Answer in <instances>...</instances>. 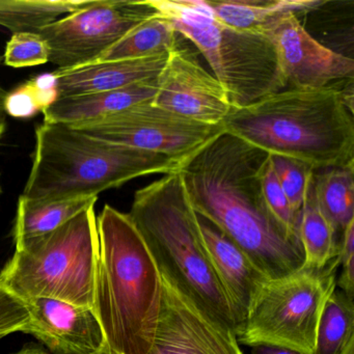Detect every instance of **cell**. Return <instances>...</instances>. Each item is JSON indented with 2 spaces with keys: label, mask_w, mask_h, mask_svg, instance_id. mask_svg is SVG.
Masks as SVG:
<instances>
[{
  "label": "cell",
  "mask_w": 354,
  "mask_h": 354,
  "mask_svg": "<svg viewBox=\"0 0 354 354\" xmlns=\"http://www.w3.org/2000/svg\"><path fill=\"white\" fill-rule=\"evenodd\" d=\"M339 261L341 273L337 279V289L343 291L350 299L354 295V221L346 227L339 238Z\"/></svg>",
  "instance_id": "obj_29"
},
{
  "label": "cell",
  "mask_w": 354,
  "mask_h": 354,
  "mask_svg": "<svg viewBox=\"0 0 354 354\" xmlns=\"http://www.w3.org/2000/svg\"><path fill=\"white\" fill-rule=\"evenodd\" d=\"M270 158L281 189L285 192L292 209L300 214L306 188L314 169L306 163L287 157L270 155Z\"/></svg>",
  "instance_id": "obj_26"
},
{
  "label": "cell",
  "mask_w": 354,
  "mask_h": 354,
  "mask_svg": "<svg viewBox=\"0 0 354 354\" xmlns=\"http://www.w3.org/2000/svg\"><path fill=\"white\" fill-rule=\"evenodd\" d=\"M160 319L149 354H244L236 333L211 319L165 275Z\"/></svg>",
  "instance_id": "obj_13"
},
{
  "label": "cell",
  "mask_w": 354,
  "mask_h": 354,
  "mask_svg": "<svg viewBox=\"0 0 354 354\" xmlns=\"http://www.w3.org/2000/svg\"><path fill=\"white\" fill-rule=\"evenodd\" d=\"M354 339V304L335 288L321 314L314 354H342Z\"/></svg>",
  "instance_id": "obj_24"
},
{
  "label": "cell",
  "mask_w": 354,
  "mask_h": 354,
  "mask_svg": "<svg viewBox=\"0 0 354 354\" xmlns=\"http://www.w3.org/2000/svg\"><path fill=\"white\" fill-rule=\"evenodd\" d=\"M217 20L234 30L261 35L286 14H306L326 5L323 0H206Z\"/></svg>",
  "instance_id": "obj_18"
},
{
  "label": "cell",
  "mask_w": 354,
  "mask_h": 354,
  "mask_svg": "<svg viewBox=\"0 0 354 354\" xmlns=\"http://www.w3.org/2000/svg\"><path fill=\"white\" fill-rule=\"evenodd\" d=\"M95 206L46 235L16 243L0 285L21 298H51L92 308L98 262Z\"/></svg>",
  "instance_id": "obj_7"
},
{
  "label": "cell",
  "mask_w": 354,
  "mask_h": 354,
  "mask_svg": "<svg viewBox=\"0 0 354 354\" xmlns=\"http://www.w3.org/2000/svg\"><path fill=\"white\" fill-rule=\"evenodd\" d=\"M92 138L182 161L225 131L145 101L115 115L71 126Z\"/></svg>",
  "instance_id": "obj_10"
},
{
  "label": "cell",
  "mask_w": 354,
  "mask_h": 354,
  "mask_svg": "<svg viewBox=\"0 0 354 354\" xmlns=\"http://www.w3.org/2000/svg\"><path fill=\"white\" fill-rule=\"evenodd\" d=\"M342 354H354V339H352L351 341L348 343V345L346 346Z\"/></svg>",
  "instance_id": "obj_34"
},
{
  "label": "cell",
  "mask_w": 354,
  "mask_h": 354,
  "mask_svg": "<svg viewBox=\"0 0 354 354\" xmlns=\"http://www.w3.org/2000/svg\"><path fill=\"white\" fill-rule=\"evenodd\" d=\"M269 155L223 131L180 162L192 209L227 236L268 279L301 268L304 250L265 204L261 173Z\"/></svg>",
  "instance_id": "obj_1"
},
{
  "label": "cell",
  "mask_w": 354,
  "mask_h": 354,
  "mask_svg": "<svg viewBox=\"0 0 354 354\" xmlns=\"http://www.w3.org/2000/svg\"><path fill=\"white\" fill-rule=\"evenodd\" d=\"M152 103L207 125H223L235 109L216 77L178 46L169 53L157 78V91Z\"/></svg>",
  "instance_id": "obj_12"
},
{
  "label": "cell",
  "mask_w": 354,
  "mask_h": 354,
  "mask_svg": "<svg viewBox=\"0 0 354 354\" xmlns=\"http://www.w3.org/2000/svg\"><path fill=\"white\" fill-rule=\"evenodd\" d=\"M98 196L68 200H30L20 196L13 227L16 243L46 235L59 229L86 209L94 207Z\"/></svg>",
  "instance_id": "obj_19"
},
{
  "label": "cell",
  "mask_w": 354,
  "mask_h": 354,
  "mask_svg": "<svg viewBox=\"0 0 354 354\" xmlns=\"http://www.w3.org/2000/svg\"><path fill=\"white\" fill-rule=\"evenodd\" d=\"M30 320L26 302L0 285V339L24 330Z\"/></svg>",
  "instance_id": "obj_28"
},
{
  "label": "cell",
  "mask_w": 354,
  "mask_h": 354,
  "mask_svg": "<svg viewBox=\"0 0 354 354\" xmlns=\"http://www.w3.org/2000/svg\"><path fill=\"white\" fill-rule=\"evenodd\" d=\"M277 53L283 88H322L353 80L354 62L313 38L297 15L286 14L263 28Z\"/></svg>",
  "instance_id": "obj_11"
},
{
  "label": "cell",
  "mask_w": 354,
  "mask_h": 354,
  "mask_svg": "<svg viewBox=\"0 0 354 354\" xmlns=\"http://www.w3.org/2000/svg\"><path fill=\"white\" fill-rule=\"evenodd\" d=\"M145 0H90L65 17L37 30L49 47L55 72L94 64L136 26L156 15Z\"/></svg>",
  "instance_id": "obj_9"
},
{
  "label": "cell",
  "mask_w": 354,
  "mask_h": 354,
  "mask_svg": "<svg viewBox=\"0 0 354 354\" xmlns=\"http://www.w3.org/2000/svg\"><path fill=\"white\" fill-rule=\"evenodd\" d=\"M198 221L209 261L231 302L239 327L268 279L218 227L198 215Z\"/></svg>",
  "instance_id": "obj_15"
},
{
  "label": "cell",
  "mask_w": 354,
  "mask_h": 354,
  "mask_svg": "<svg viewBox=\"0 0 354 354\" xmlns=\"http://www.w3.org/2000/svg\"><path fill=\"white\" fill-rule=\"evenodd\" d=\"M5 111L7 115L17 119H28L42 111L38 97L30 82L12 92H8Z\"/></svg>",
  "instance_id": "obj_30"
},
{
  "label": "cell",
  "mask_w": 354,
  "mask_h": 354,
  "mask_svg": "<svg viewBox=\"0 0 354 354\" xmlns=\"http://www.w3.org/2000/svg\"><path fill=\"white\" fill-rule=\"evenodd\" d=\"M1 59H3V57H1V55H0V63H1Z\"/></svg>",
  "instance_id": "obj_37"
},
{
  "label": "cell",
  "mask_w": 354,
  "mask_h": 354,
  "mask_svg": "<svg viewBox=\"0 0 354 354\" xmlns=\"http://www.w3.org/2000/svg\"><path fill=\"white\" fill-rule=\"evenodd\" d=\"M97 354H111V352L109 351V350H104V351L100 352V353Z\"/></svg>",
  "instance_id": "obj_36"
},
{
  "label": "cell",
  "mask_w": 354,
  "mask_h": 354,
  "mask_svg": "<svg viewBox=\"0 0 354 354\" xmlns=\"http://www.w3.org/2000/svg\"><path fill=\"white\" fill-rule=\"evenodd\" d=\"M6 126H0V138L3 136V132H5Z\"/></svg>",
  "instance_id": "obj_35"
},
{
  "label": "cell",
  "mask_w": 354,
  "mask_h": 354,
  "mask_svg": "<svg viewBox=\"0 0 354 354\" xmlns=\"http://www.w3.org/2000/svg\"><path fill=\"white\" fill-rule=\"evenodd\" d=\"M339 256L321 269L302 266L259 290L236 337L243 345H272L314 354L323 308L337 288Z\"/></svg>",
  "instance_id": "obj_8"
},
{
  "label": "cell",
  "mask_w": 354,
  "mask_h": 354,
  "mask_svg": "<svg viewBox=\"0 0 354 354\" xmlns=\"http://www.w3.org/2000/svg\"><path fill=\"white\" fill-rule=\"evenodd\" d=\"M14 354H49L47 352H45L44 350L41 349V348L37 347H26L24 349L20 350V351L16 352Z\"/></svg>",
  "instance_id": "obj_33"
},
{
  "label": "cell",
  "mask_w": 354,
  "mask_h": 354,
  "mask_svg": "<svg viewBox=\"0 0 354 354\" xmlns=\"http://www.w3.org/2000/svg\"><path fill=\"white\" fill-rule=\"evenodd\" d=\"M300 244L304 250V266L321 269L337 258L339 244L333 225L319 207L314 185V173L306 188L300 211Z\"/></svg>",
  "instance_id": "obj_20"
},
{
  "label": "cell",
  "mask_w": 354,
  "mask_h": 354,
  "mask_svg": "<svg viewBox=\"0 0 354 354\" xmlns=\"http://www.w3.org/2000/svg\"><path fill=\"white\" fill-rule=\"evenodd\" d=\"M8 92L0 86V126H6L5 101L7 98Z\"/></svg>",
  "instance_id": "obj_32"
},
{
  "label": "cell",
  "mask_w": 354,
  "mask_h": 354,
  "mask_svg": "<svg viewBox=\"0 0 354 354\" xmlns=\"http://www.w3.org/2000/svg\"><path fill=\"white\" fill-rule=\"evenodd\" d=\"M93 310L111 354H149L162 308L161 272L129 215L105 205Z\"/></svg>",
  "instance_id": "obj_2"
},
{
  "label": "cell",
  "mask_w": 354,
  "mask_h": 354,
  "mask_svg": "<svg viewBox=\"0 0 354 354\" xmlns=\"http://www.w3.org/2000/svg\"><path fill=\"white\" fill-rule=\"evenodd\" d=\"M261 185L265 204L271 216L292 241L301 246L298 234L300 214L292 209L285 192L281 189L273 171L270 155L261 173Z\"/></svg>",
  "instance_id": "obj_25"
},
{
  "label": "cell",
  "mask_w": 354,
  "mask_h": 354,
  "mask_svg": "<svg viewBox=\"0 0 354 354\" xmlns=\"http://www.w3.org/2000/svg\"><path fill=\"white\" fill-rule=\"evenodd\" d=\"M30 320L22 333L44 344L49 354H97L107 350L102 326L92 308L51 298L26 300Z\"/></svg>",
  "instance_id": "obj_14"
},
{
  "label": "cell",
  "mask_w": 354,
  "mask_h": 354,
  "mask_svg": "<svg viewBox=\"0 0 354 354\" xmlns=\"http://www.w3.org/2000/svg\"><path fill=\"white\" fill-rule=\"evenodd\" d=\"M3 59L6 65L16 69L44 65L49 62V47L37 32H17L8 42Z\"/></svg>",
  "instance_id": "obj_27"
},
{
  "label": "cell",
  "mask_w": 354,
  "mask_h": 354,
  "mask_svg": "<svg viewBox=\"0 0 354 354\" xmlns=\"http://www.w3.org/2000/svg\"><path fill=\"white\" fill-rule=\"evenodd\" d=\"M0 194H1V185H0Z\"/></svg>",
  "instance_id": "obj_38"
},
{
  "label": "cell",
  "mask_w": 354,
  "mask_h": 354,
  "mask_svg": "<svg viewBox=\"0 0 354 354\" xmlns=\"http://www.w3.org/2000/svg\"><path fill=\"white\" fill-rule=\"evenodd\" d=\"M169 55L140 59L106 62L84 66L69 72H53L57 78V98L120 90L156 80Z\"/></svg>",
  "instance_id": "obj_16"
},
{
  "label": "cell",
  "mask_w": 354,
  "mask_h": 354,
  "mask_svg": "<svg viewBox=\"0 0 354 354\" xmlns=\"http://www.w3.org/2000/svg\"><path fill=\"white\" fill-rule=\"evenodd\" d=\"M177 36L171 22L156 14L128 32L94 64L169 55L178 46Z\"/></svg>",
  "instance_id": "obj_22"
},
{
  "label": "cell",
  "mask_w": 354,
  "mask_h": 354,
  "mask_svg": "<svg viewBox=\"0 0 354 354\" xmlns=\"http://www.w3.org/2000/svg\"><path fill=\"white\" fill-rule=\"evenodd\" d=\"M88 3L90 0H0V26L12 34L36 32Z\"/></svg>",
  "instance_id": "obj_23"
},
{
  "label": "cell",
  "mask_w": 354,
  "mask_h": 354,
  "mask_svg": "<svg viewBox=\"0 0 354 354\" xmlns=\"http://www.w3.org/2000/svg\"><path fill=\"white\" fill-rule=\"evenodd\" d=\"M202 53L236 109L285 90L270 41L221 24L206 0H145Z\"/></svg>",
  "instance_id": "obj_6"
},
{
  "label": "cell",
  "mask_w": 354,
  "mask_h": 354,
  "mask_svg": "<svg viewBox=\"0 0 354 354\" xmlns=\"http://www.w3.org/2000/svg\"><path fill=\"white\" fill-rule=\"evenodd\" d=\"M223 127L268 155L300 161L314 171L354 161L353 113L331 86L286 88L235 107Z\"/></svg>",
  "instance_id": "obj_3"
},
{
  "label": "cell",
  "mask_w": 354,
  "mask_h": 354,
  "mask_svg": "<svg viewBox=\"0 0 354 354\" xmlns=\"http://www.w3.org/2000/svg\"><path fill=\"white\" fill-rule=\"evenodd\" d=\"M250 354H302L300 352L294 351V350L287 349V348L279 347V346L272 345H256L252 347V353Z\"/></svg>",
  "instance_id": "obj_31"
},
{
  "label": "cell",
  "mask_w": 354,
  "mask_h": 354,
  "mask_svg": "<svg viewBox=\"0 0 354 354\" xmlns=\"http://www.w3.org/2000/svg\"><path fill=\"white\" fill-rule=\"evenodd\" d=\"M314 185L321 211L341 237L354 221V161L314 171Z\"/></svg>",
  "instance_id": "obj_21"
},
{
  "label": "cell",
  "mask_w": 354,
  "mask_h": 354,
  "mask_svg": "<svg viewBox=\"0 0 354 354\" xmlns=\"http://www.w3.org/2000/svg\"><path fill=\"white\" fill-rule=\"evenodd\" d=\"M128 215L160 272L211 319L237 333L235 313L209 261L181 176L174 171L136 190Z\"/></svg>",
  "instance_id": "obj_4"
},
{
  "label": "cell",
  "mask_w": 354,
  "mask_h": 354,
  "mask_svg": "<svg viewBox=\"0 0 354 354\" xmlns=\"http://www.w3.org/2000/svg\"><path fill=\"white\" fill-rule=\"evenodd\" d=\"M156 91L157 78L120 90L57 98L42 111L44 122L75 126L103 119L145 101L152 100Z\"/></svg>",
  "instance_id": "obj_17"
},
{
  "label": "cell",
  "mask_w": 354,
  "mask_h": 354,
  "mask_svg": "<svg viewBox=\"0 0 354 354\" xmlns=\"http://www.w3.org/2000/svg\"><path fill=\"white\" fill-rule=\"evenodd\" d=\"M180 162L92 138L71 126L43 122L36 128L32 169L21 196L93 198L136 178L177 171Z\"/></svg>",
  "instance_id": "obj_5"
}]
</instances>
